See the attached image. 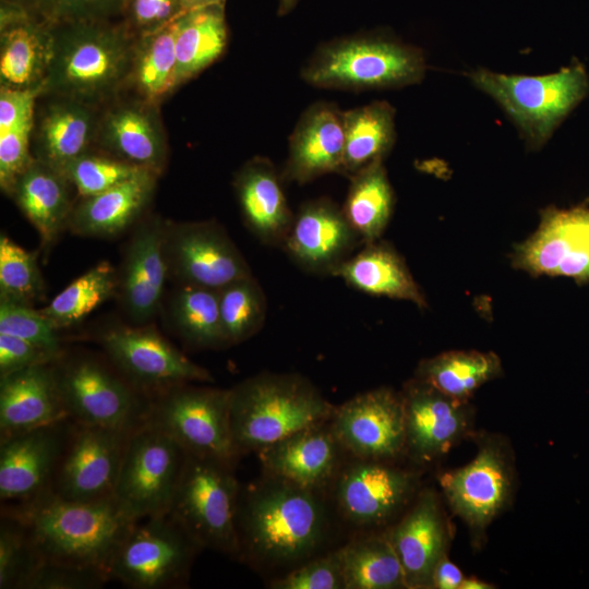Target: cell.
I'll list each match as a JSON object with an SVG mask.
<instances>
[{
    "mask_svg": "<svg viewBox=\"0 0 589 589\" xmlns=\"http://www.w3.org/2000/svg\"><path fill=\"white\" fill-rule=\"evenodd\" d=\"M184 11L181 0H127L121 22L137 38L167 26Z\"/></svg>",
    "mask_w": 589,
    "mask_h": 589,
    "instance_id": "cell-50",
    "label": "cell"
},
{
    "mask_svg": "<svg viewBox=\"0 0 589 589\" xmlns=\"http://www.w3.org/2000/svg\"><path fill=\"white\" fill-rule=\"evenodd\" d=\"M34 121L0 132V185L10 195L19 177L35 160L32 153Z\"/></svg>",
    "mask_w": 589,
    "mask_h": 589,
    "instance_id": "cell-49",
    "label": "cell"
},
{
    "mask_svg": "<svg viewBox=\"0 0 589 589\" xmlns=\"http://www.w3.org/2000/svg\"><path fill=\"white\" fill-rule=\"evenodd\" d=\"M227 43L225 3L184 11L177 21L176 89L215 62Z\"/></svg>",
    "mask_w": 589,
    "mask_h": 589,
    "instance_id": "cell-34",
    "label": "cell"
},
{
    "mask_svg": "<svg viewBox=\"0 0 589 589\" xmlns=\"http://www.w3.org/2000/svg\"><path fill=\"white\" fill-rule=\"evenodd\" d=\"M71 187L60 170L35 159L19 177L9 195L35 227L46 248L69 225L74 206Z\"/></svg>",
    "mask_w": 589,
    "mask_h": 589,
    "instance_id": "cell-33",
    "label": "cell"
},
{
    "mask_svg": "<svg viewBox=\"0 0 589 589\" xmlns=\"http://www.w3.org/2000/svg\"><path fill=\"white\" fill-rule=\"evenodd\" d=\"M159 175L143 170L73 206L68 227L83 237L108 238L133 225L151 203Z\"/></svg>",
    "mask_w": 589,
    "mask_h": 589,
    "instance_id": "cell-31",
    "label": "cell"
},
{
    "mask_svg": "<svg viewBox=\"0 0 589 589\" xmlns=\"http://www.w3.org/2000/svg\"><path fill=\"white\" fill-rule=\"evenodd\" d=\"M118 271L99 262L59 292L39 310L57 329L71 326L117 294Z\"/></svg>",
    "mask_w": 589,
    "mask_h": 589,
    "instance_id": "cell-41",
    "label": "cell"
},
{
    "mask_svg": "<svg viewBox=\"0 0 589 589\" xmlns=\"http://www.w3.org/2000/svg\"><path fill=\"white\" fill-rule=\"evenodd\" d=\"M501 372V360L494 352L452 350L423 359L417 366L414 378L454 399L467 401L480 386Z\"/></svg>",
    "mask_w": 589,
    "mask_h": 589,
    "instance_id": "cell-36",
    "label": "cell"
},
{
    "mask_svg": "<svg viewBox=\"0 0 589 589\" xmlns=\"http://www.w3.org/2000/svg\"><path fill=\"white\" fill-rule=\"evenodd\" d=\"M67 419L53 362L0 376V440Z\"/></svg>",
    "mask_w": 589,
    "mask_h": 589,
    "instance_id": "cell-29",
    "label": "cell"
},
{
    "mask_svg": "<svg viewBox=\"0 0 589 589\" xmlns=\"http://www.w3.org/2000/svg\"><path fill=\"white\" fill-rule=\"evenodd\" d=\"M167 221L158 216L141 220L128 241L117 296L127 316L143 325L158 312L167 276L165 253Z\"/></svg>",
    "mask_w": 589,
    "mask_h": 589,
    "instance_id": "cell-22",
    "label": "cell"
},
{
    "mask_svg": "<svg viewBox=\"0 0 589 589\" xmlns=\"http://www.w3.org/2000/svg\"><path fill=\"white\" fill-rule=\"evenodd\" d=\"M281 182L273 163L261 156L248 160L233 180L240 212L250 231L263 243L280 247L294 217Z\"/></svg>",
    "mask_w": 589,
    "mask_h": 589,
    "instance_id": "cell-30",
    "label": "cell"
},
{
    "mask_svg": "<svg viewBox=\"0 0 589 589\" xmlns=\"http://www.w3.org/2000/svg\"><path fill=\"white\" fill-rule=\"evenodd\" d=\"M272 589H345L340 549L313 556L298 566L275 577Z\"/></svg>",
    "mask_w": 589,
    "mask_h": 589,
    "instance_id": "cell-47",
    "label": "cell"
},
{
    "mask_svg": "<svg viewBox=\"0 0 589 589\" xmlns=\"http://www.w3.org/2000/svg\"><path fill=\"white\" fill-rule=\"evenodd\" d=\"M49 19L1 1L0 87L43 91L52 55Z\"/></svg>",
    "mask_w": 589,
    "mask_h": 589,
    "instance_id": "cell-23",
    "label": "cell"
},
{
    "mask_svg": "<svg viewBox=\"0 0 589 589\" xmlns=\"http://www.w3.org/2000/svg\"><path fill=\"white\" fill-rule=\"evenodd\" d=\"M105 106L95 139L99 152L160 175L167 163L168 145L158 105L136 96L117 97Z\"/></svg>",
    "mask_w": 589,
    "mask_h": 589,
    "instance_id": "cell-20",
    "label": "cell"
},
{
    "mask_svg": "<svg viewBox=\"0 0 589 589\" xmlns=\"http://www.w3.org/2000/svg\"><path fill=\"white\" fill-rule=\"evenodd\" d=\"M493 588L488 582L481 581L476 578H464L459 589H488Z\"/></svg>",
    "mask_w": 589,
    "mask_h": 589,
    "instance_id": "cell-57",
    "label": "cell"
},
{
    "mask_svg": "<svg viewBox=\"0 0 589 589\" xmlns=\"http://www.w3.org/2000/svg\"><path fill=\"white\" fill-rule=\"evenodd\" d=\"M46 17V0H1Z\"/></svg>",
    "mask_w": 589,
    "mask_h": 589,
    "instance_id": "cell-55",
    "label": "cell"
},
{
    "mask_svg": "<svg viewBox=\"0 0 589 589\" xmlns=\"http://www.w3.org/2000/svg\"><path fill=\"white\" fill-rule=\"evenodd\" d=\"M512 465L505 447L489 438L466 466L440 478L450 508L474 531H482L504 508L512 490Z\"/></svg>",
    "mask_w": 589,
    "mask_h": 589,
    "instance_id": "cell-19",
    "label": "cell"
},
{
    "mask_svg": "<svg viewBox=\"0 0 589 589\" xmlns=\"http://www.w3.org/2000/svg\"><path fill=\"white\" fill-rule=\"evenodd\" d=\"M464 580L460 569L446 555L437 563L432 578V588L457 589Z\"/></svg>",
    "mask_w": 589,
    "mask_h": 589,
    "instance_id": "cell-54",
    "label": "cell"
},
{
    "mask_svg": "<svg viewBox=\"0 0 589 589\" xmlns=\"http://www.w3.org/2000/svg\"><path fill=\"white\" fill-rule=\"evenodd\" d=\"M510 261L515 268L534 277L589 283V207L542 209L537 230L515 245Z\"/></svg>",
    "mask_w": 589,
    "mask_h": 589,
    "instance_id": "cell-15",
    "label": "cell"
},
{
    "mask_svg": "<svg viewBox=\"0 0 589 589\" xmlns=\"http://www.w3.org/2000/svg\"><path fill=\"white\" fill-rule=\"evenodd\" d=\"M52 55L41 96L100 108L128 86L137 38L113 20L53 22Z\"/></svg>",
    "mask_w": 589,
    "mask_h": 589,
    "instance_id": "cell-2",
    "label": "cell"
},
{
    "mask_svg": "<svg viewBox=\"0 0 589 589\" xmlns=\"http://www.w3.org/2000/svg\"><path fill=\"white\" fill-rule=\"evenodd\" d=\"M165 253L169 275L180 286L219 290L252 275L239 249L214 220L167 221Z\"/></svg>",
    "mask_w": 589,
    "mask_h": 589,
    "instance_id": "cell-13",
    "label": "cell"
},
{
    "mask_svg": "<svg viewBox=\"0 0 589 589\" xmlns=\"http://www.w3.org/2000/svg\"><path fill=\"white\" fill-rule=\"evenodd\" d=\"M108 581L104 569L44 560L25 589H97Z\"/></svg>",
    "mask_w": 589,
    "mask_h": 589,
    "instance_id": "cell-48",
    "label": "cell"
},
{
    "mask_svg": "<svg viewBox=\"0 0 589 589\" xmlns=\"http://www.w3.org/2000/svg\"><path fill=\"white\" fill-rule=\"evenodd\" d=\"M1 509L24 525L44 560L97 567L107 574L117 548L136 521L113 497L82 502L52 492L2 504Z\"/></svg>",
    "mask_w": 589,
    "mask_h": 589,
    "instance_id": "cell-3",
    "label": "cell"
},
{
    "mask_svg": "<svg viewBox=\"0 0 589 589\" xmlns=\"http://www.w3.org/2000/svg\"><path fill=\"white\" fill-rule=\"evenodd\" d=\"M394 202V191L381 161L350 178L341 209L364 244L380 240L392 217Z\"/></svg>",
    "mask_w": 589,
    "mask_h": 589,
    "instance_id": "cell-37",
    "label": "cell"
},
{
    "mask_svg": "<svg viewBox=\"0 0 589 589\" xmlns=\"http://www.w3.org/2000/svg\"><path fill=\"white\" fill-rule=\"evenodd\" d=\"M341 452L327 420L298 430L256 454L264 472L323 491L342 466Z\"/></svg>",
    "mask_w": 589,
    "mask_h": 589,
    "instance_id": "cell-25",
    "label": "cell"
},
{
    "mask_svg": "<svg viewBox=\"0 0 589 589\" xmlns=\"http://www.w3.org/2000/svg\"><path fill=\"white\" fill-rule=\"evenodd\" d=\"M226 0H181V3L183 5V9L191 10L200 7L216 4V3H225Z\"/></svg>",
    "mask_w": 589,
    "mask_h": 589,
    "instance_id": "cell-56",
    "label": "cell"
},
{
    "mask_svg": "<svg viewBox=\"0 0 589 589\" xmlns=\"http://www.w3.org/2000/svg\"><path fill=\"white\" fill-rule=\"evenodd\" d=\"M146 170L105 153L92 151L68 164L61 172L81 197L104 192Z\"/></svg>",
    "mask_w": 589,
    "mask_h": 589,
    "instance_id": "cell-45",
    "label": "cell"
},
{
    "mask_svg": "<svg viewBox=\"0 0 589 589\" xmlns=\"http://www.w3.org/2000/svg\"><path fill=\"white\" fill-rule=\"evenodd\" d=\"M344 147V111L335 104H313L289 137L283 181L304 184L327 173H340Z\"/></svg>",
    "mask_w": 589,
    "mask_h": 589,
    "instance_id": "cell-26",
    "label": "cell"
},
{
    "mask_svg": "<svg viewBox=\"0 0 589 589\" xmlns=\"http://www.w3.org/2000/svg\"><path fill=\"white\" fill-rule=\"evenodd\" d=\"M345 147L340 173L349 179L384 161L396 140L395 109L384 100L344 111Z\"/></svg>",
    "mask_w": 589,
    "mask_h": 589,
    "instance_id": "cell-35",
    "label": "cell"
},
{
    "mask_svg": "<svg viewBox=\"0 0 589 589\" xmlns=\"http://www.w3.org/2000/svg\"><path fill=\"white\" fill-rule=\"evenodd\" d=\"M98 340L112 365L151 398L180 384L214 380L153 328L116 326Z\"/></svg>",
    "mask_w": 589,
    "mask_h": 589,
    "instance_id": "cell-12",
    "label": "cell"
},
{
    "mask_svg": "<svg viewBox=\"0 0 589 589\" xmlns=\"http://www.w3.org/2000/svg\"><path fill=\"white\" fill-rule=\"evenodd\" d=\"M333 406L304 376L260 373L230 389V422L239 455L332 418Z\"/></svg>",
    "mask_w": 589,
    "mask_h": 589,
    "instance_id": "cell-4",
    "label": "cell"
},
{
    "mask_svg": "<svg viewBox=\"0 0 589 589\" xmlns=\"http://www.w3.org/2000/svg\"><path fill=\"white\" fill-rule=\"evenodd\" d=\"M328 525L322 491L264 472L240 490L238 558L257 568H293L316 555Z\"/></svg>",
    "mask_w": 589,
    "mask_h": 589,
    "instance_id": "cell-1",
    "label": "cell"
},
{
    "mask_svg": "<svg viewBox=\"0 0 589 589\" xmlns=\"http://www.w3.org/2000/svg\"><path fill=\"white\" fill-rule=\"evenodd\" d=\"M0 333L23 338L59 359L64 352L58 329L32 305L0 299Z\"/></svg>",
    "mask_w": 589,
    "mask_h": 589,
    "instance_id": "cell-46",
    "label": "cell"
},
{
    "mask_svg": "<svg viewBox=\"0 0 589 589\" xmlns=\"http://www.w3.org/2000/svg\"><path fill=\"white\" fill-rule=\"evenodd\" d=\"M133 431L73 422L51 492L64 500L82 502L113 497Z\"/></svg>",
    "mask_w": 589,
    "mask_h": 589,
    "instance_id": "cell-14",
    "label": "cell"
},
{
    "mask_svg": "<svg viewBox=\"0 0 589 589\" xmlns=\"http://www.w3.org/2000/svg\"><path fill=\"white\" fill-rule=\"evenodd\" d=\"M329 423L353 458L385 461L405 454L402 399L389 387L359 394L335 407Z\"/></svg>",
    "mask_w": 589,
    "mask_h": 589,
    "instance_id": "cell-16",
    "label": "cell"
},
{
    "mask_svg": "<svg viewBox=\"0 0 589 589\" xmlns=\"http://www.w3.org/2000/svg\"><path fill=\"white\" fill-rule=\"evenodd\" d=\"M470 79L504 109L532 149L540 148L549 140L589 91L587 72L578 62L540 76L478 69L471 72Z\"/></svg>",
    "mask_w": 589,
    "mask_h": 589,
    "instance_id": "cell-7",
    "label": "cell"
},
{
    "mask_svg": "<svg viewBox=\"0 0 589 589\" xmlns=\"http://www.w3.org/2000/svg\"><path fill=\"white\" fill-rule=\"evenodd\" d=\"M360 243L342 209L317 199L300 207L283 248L302 268L332 275Z\"/></svg>",
    "mask_w": 589,
    "mask_h": 589,
    "instance_id": "cell-24",
    "label": "cell"
},
{
    "mask_svg": "<svg viewBox=\"0 0 589 589\" xmlns=\"http://www.w3.org/2000/svg\"><path fill=\"white\" fill-rule=\"evenodd\" d=\"M185 456L172 437L145 422L130 434L113 498L136 521L168 514Z\"/></svg>",
    "mask_w": 589,
    "mask_h": 589,
    "instance_id": "cell-10",
    "label": "cell"
},
{
    "mask_svg": "<svg viewBox=\"0 0 589 589\" xmlns=\"http://www.w3.org/2000/svg\"><path fill=\"white\" fill-rule=\"evenodd\" d=\"M170 315L178 334L190 345L200 348L228 345L220 321L218 290L179 286L171 299Z\"/></svg>",
    "mask_w": 589,
    "mask_h": 589,
    "instance_id": "cell-40",
    "label": "cell"
},
{
    "mask_svg": "<svg viewBox=\"0 0 589 589\" xmlns=\"http://www.w3.org/2000/svg\"><path fill=\"white\" fill-rule=\"evenodd\" d=\"M235 462L187 453L169 515L202 546L238 558Z\"/></svg>",
    "mask_w": 589,
    "mask_h": 589,
    "instance_id": "cell-6",
    "label": "cell"
},
{
    "mask_svg": "<svg viewBox=\"0 0 589 589\" xmlns=\"http://www.w3.org/2000/svg\"><path fill=\"white\" fill-rule=\"evenodd\" d=\"M202 546L169 514L135 521L117 548L110 580L132 589L187 587Z\"/></svg>",
    "mask_w": 589,
    "mask_h": 589,
    "instance_id": "cell-9",
    "label": "cell"
},
{
    "mask_svg": "<svg viewBox=\"0 0 589 589\" xmlns=\"http://www.w3.org/2000/svg\"><path fill=\"white\" fill-rule=\"evenodd\" d=\"M299 2V0H278L277 13L279 15L288 14Z\"/></svg>",
    "mask_w": 589,
    "mask_h": 589,
    "instance_id": "cell-58",
    "label": "cell"
},
{
    "mask_svg": "<svg viewBox=\"0 0 589 589\" xmlns=\"http://www.w3.org/2000/svg\"><path fill=\"white\" fill-rule=\"evenodd\" d=\"M44 290L37 252L25 250L2 233L0 236V299L32 305L44 296Z\"/></svg>",
    "mask_w": 589,
    "mask_h": 589,
    "instance_id": "cell-44",
    "label": "cell"
},
{
    "mask_svg": "<svg viewBox=\"0 0 589 589\" xmlns=\"http://www.w3.org/2000/svg\"><path fill=\"white\" fill-rule=\"evenodd\" d=\"M43 91L0 87V132L34 121L36 101Z\"/></svg>",
    "mask_w": 589,
    "mask_h": 589,
    "instance_id": "cell-53",
    "label": "cell"
},
{
    "mask_svg": "<svg viewBox=\"0 0 589 589\" xmlns=\"http://www.w3.org/2000/svg\"><path fill=\"white\" fill-rule=\"evenodd\" d=\"M400 395L405 454L417 464L435 460L467 432L470 411L466 401L454 399L417 378L406 383Z\"/></svg>",
    "mask_w": 589,
    "mask_h": 589,
    "instance_id": "cell-21",
    "label": "cell"
},
{
    "mask_svg": "<svg viewBox=\"0 0 589 589\" xmlns=\"http://www.w3.org/2000/svg\"><path fill=\"white\" fill-rule=\"evenodd\" d=\"M218 299L228 345L241 342L260 330L267 305L264 292L252 275L219 289Z\"/></svg>",
    "mask_w": 589,
    "mask_h": 589,
    "instance_id": "cell-42",
    "label": "cell"
},
{
    "mask_svg": "<svg viewBox=\"0 0 589 589\" xmlns=\"http://www.w3.org/2000/svg\"><path fill=\"white\" fill-rule=\"evenodd\" d=\"M332 276L371 296L406 300L419 308L428 305L404 259L385 241L364 243L363 249L338 265Z\"/></svg>",
    "mask_w": 589,
    "mask_h": 589,
    "instance_id": "cell-32",
    "label": "cell"
},
{
    "mask_svg": "<svg viewBox=\"0 0 589 589\" xmlns=\"http://www.w3.org/2000/svg\"><path fill=\"white\" fill-rule=\"evenodd\" d=\"M339 549L345 589L407 588L399 557L387 533L353 539Z\"/></svg>",
    "mask_w": 589,
    "mask_h": 589,
    "instance_id": "cell-38",
    "label": "cell"
},
{
    "mask_svg": "<svg viewBox=\"0 0 589 589\" xmlns=\"http://www.w3.org/2000/svg\"><path fill=\"white\" fill-rule=\"evenodd\" d=\"M187 453L237 461L230 422V389L173 386L152 398L147 420Z\"/></svg>",
    "mask_w": 589,
    "mask_h": 589,
    "instance_id": "cell-11",
    "label": "cell"
},
{
    "mask_svg": "<svg viewBox=\"0 0 589 589\" xmlns=\"http://www.w3.org/2000/svg\"><path fill=\"white\" fill-rule=\"evenodd\" d=\"M177 21L137 37L128 86L136 96L158 105L176 89Z\"/></svg>",
    "mask_w": 589,
    "mask_h": 589,
    "instance_id": "cell-39",
    "label": "cell"
},
{
    "mask_svg": "<svg viewBox=\"0 0 589 589\" xmlns=\"http://www.w3.org/2000/svg\"><path fill=\"white\" fill-rule=\"evenodd\" d=\"M414 473L383 460L353 458L335 478L334 497L342 518L356 527L383 525L411 497Z\"/></svg>",
    "mask_w": 589,
    "mask_h": 589,
    "instance_id": "cell-17",
    "label": "cell"
},
{
    "mask_svg": "<svg viewBox=\"0 0 589 589\" xmlns=\"http://www.w3.org/2000/svg\"><path fill=\"white\" fill-rule=\"evenodd\" d=\"M72 425L67 419L0 440L2 504L24 503L51 492Z\"/></svg>",
    "mask_w": 589,
    "mask_h": 589,
    "instance_id": "cell-18",
    "label": "cell"
},
{
    "mask_svg": "<svg viewBox=\"0 0 589 589\" xmlns=\"http://www.w3.org/2000/svg\"><path fill=\"white\" fill-rule=\"evenodd\" d=\"M446 522L432 490H424L408 513L386 532L409 589L432 588L437 563L446 555Z\"/></svg>",
    "mask_w": 589,
    "mask_h": 589,
    "instance_id": "cell-27",
    "label": "cell"
},
{
    "mask_svg": "<svg viewBox=\"0 0 589 589\" xmlns=\"http://www.w3.org/2000/svg\"><path fill=\"white\" fill-rule=\"evenodd\" d=\"M43 561L24 525L1 509L0 589H25Z\"/></svg>",
    "mask_w": 589,
    "mask_h": 589,
    "instance_id": "cell-43",
    "label": "cell"
},
{
    "mask_svg": "<svg viewBox=\"0 0 589 589\" xmlns=\"http://www.w3.org/2000/svg\"><path fill=\"white\" fill-rule=\"evenodd\" d=\"M50 99L34 116L32 153L57 170L95 145L99 120L98 107L64 97Z\"/></svg>",
    "mask_w": 589,
    "mask_h": 589,
    "instance_id": "cell-28",
    "label": "cell"
},
{
    "mask_svg": "<svg viewBox=\"0 0 589 589\" xmlns=\"http://www.w3.org/2000/svg\"><path fill=\"white\" fill-rule=\"evenodd\" d=\"M53 370L63 407L73 422L123 431L146 422L152 398L109 360L63 353L53 362Z\"/></svg>",
    "mask_w": 589,
    "mask_h": 589,
    "instance_id": "cell-8",
    "label": "cell"
},
{
    "mask_svg": "<svg viewBox=\"0 0 589 589\" xmlns=\"http://www.w3.org/2000/svg\"><path fill=\"white\" fill-rule=\"evenodd\" d=\"M56 360L51 353L23 338L0 333V376Z\"/></svg>",
    "mask_w": 589,
    "mask_h": 589,
    "instance_id": "cell-52",
    "label": "cell"
},
{
    "mask_svg": "<svg viewBox=\"0 0 589 589\" xmlns=\"http://www.w3.org/2000/svg\"><path fill=\"white\" fill-rule=\"evenodd\" d=\"M127 0H46V17L52 22L113 20L121 16Z\"/></svg>",
    "mask_w": 589,
    "mask_h": 589,
    "instance_id": "cell-51",
    "label": "cell"
},
{
    "mask_svg": "<svg viewBox=\"0 0 589 589\" xmlns=\"http://www.w3.org/2000/svg\"><path fill=\"white\" fill-rule=\"evenodd\" d=\"M425 68L417 47L381 35H353L321 45L301 77L315 87L359 92L419 83Z\"/></svg>",
    "mask_w": 589,
    "mask_h": 589,
    "instance_id": "cell-5",
    "label": "cell"
}]
</instances>
